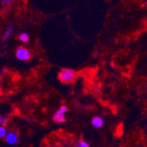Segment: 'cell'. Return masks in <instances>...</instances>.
<instances>
[{"label":"cell","instance_id":"cell-9","mask_svg":"<svg viewBox=\"0 0 147 147\" xmlns=\"http://www.w3.org/2000/svg\"><path fill=\"white\" fill-rule=\"evenodd\" d=\"M77 147H90V145L84 139H80L77 143Z\"/></svg>","mask_w":147,"mask_h":147},{"label":"cell","instance_id":"cell-2","mask_svg":"<svg viewBox=\"0 0 147 147\" xmlns=\"http://www.w3.org/2000/svg\"><path fill=\"white\" fill-rule=\"evenodd\" d=\"M68 112V108L64 105H62L57 110V112L53 115L52 119L55 123H62L65 122V114Z\"/></svg>","mask_w":147,"mask_h":147},{"label":"cell","instance_id":"cell-1","mask_svg":"<svg viewBox=\"0 0 147 147\" xmlns=\"http://www.w3.org/2000/svg\"><path fill=\"white\" fill-rule=\"evenodd\" d=\"M77 78V72L72 69H63L58 73V79L63 84L72 83Z\"/></svg>","mask_w":147,"mask_h":147},{"label":"cell","instance_id":"cell-8","mask_svg":"<svg viewBox=\"0 0 147 147\" xmlns=\"http://www.w3.org/2000/svg\"><path fill=\"white\" fill-rule=\"evenodd\" d=\"M7 133H8V131H7L6 128L5 126L1 125V127H0V138H5L7 135Z\"/></svg>","mask_w":147,"mask_h":147},{"label":"cell","instance_id":"cell-11","mask_svg":"<svg viewBox=\"0 0 147 147\" xmlns=\"http://www.w3.org/2000/svg\"><path fill=\"white\" fill-rule=\"evenodd\" d=\"M2 4H4L5 5L10 6L11 5V0H2Z\"/></svg>","mask_w":147,"mask_h":147},{"label":"cell","instance_id":"cell-10","mask_svg":"<svg viewBox=\"0 0 147 147\" xmlns=\"http://www.w3.org/2000/svg\"><path fill=\"white\" fill-rule=\"evenodd\" d=\"M7 120H8V117L6 115H1L0 116V124L4 126L7 123Z\"/></svg>","mask_w":147,"mask_h":147},{"label":"cell","instance_id":"cell-4","mask_svg":"<svg viewBox=\"0 0 147 147\" xmlns=\"http://www.w3.org/2000/svg\"><path fill=\"white\" fill-rule=\"evenodd\" d=\"M5 142L10 145H15L18 143V135L14 131H9L5 138Z\"/></svg>","mask_w":147,"mask_h":147},{"label":"cell","instance_id":"cell-5","mask_svg":"<svg viewBox=\"0 0 147 147\" xmlns=\"http://www.w3.org/2000/svg\"><path fill=\"white\" fill-rule=\"evenodd\" d=\"M92 124L94 128L100 129V128H101L103 126L104 121H103V119L100 116H94L92 119Z\"/></svg>","mask_w":147,"mask_h":147},{"label":"cell","instance_id":"cell-6","mask_svg":"<svg viewBox=\"0 0 147 147\" xmlns=\"http://www.w3.org/2000/svg\"><path fill=\"white\" fill-rule=\"evenodd\" d=\"M12 32H13V26L12 25H9L8 28L5 31V34H4V40H5V41H6V40L11 36Z\"/></svg>","mask_w":147,"mask_h":147},{"label":"cell","instance_id":"cell-7","mask_svg":"<svg viewBox=\"0 0 147 147\" xmlns=\"http://www.w3.org/2000/svg\"><path fill=\"white\" fill-rule=\"evenodd\" d=\"M19 39L22 42H28L29 41V35L28 33H21L19 35Z\"/></svg>","mask_w":147,"mask_h":147},{"label":"cell","instance_id":"cell-12","mask_svg":"<svg viewBox=\"0 0 147 147\" xmlns=\"http://www.w3.org/2000/svg\"><path fill=\"white\" fill-rule=\"evenodd\" d=\"M146 128H147V124H146Z\"/></svg>","mask_w":147,"mask_h":147},{"label":"cell","instance_id":"cell-3","mask_svg":"<svg viewBox=\"0 0 147 147\" xmlns=\"http://www.w3.org/2000/svg\"><path fill=\"white\" fill-rule=\"evenodd\" d=\"M15 56H16L17 59H19L20 61H22V62L28 61L32 57L30 50L25 47H19L16 49Z\"/></svg>","mask_w":147,"mask_h":147}]
</instances>
